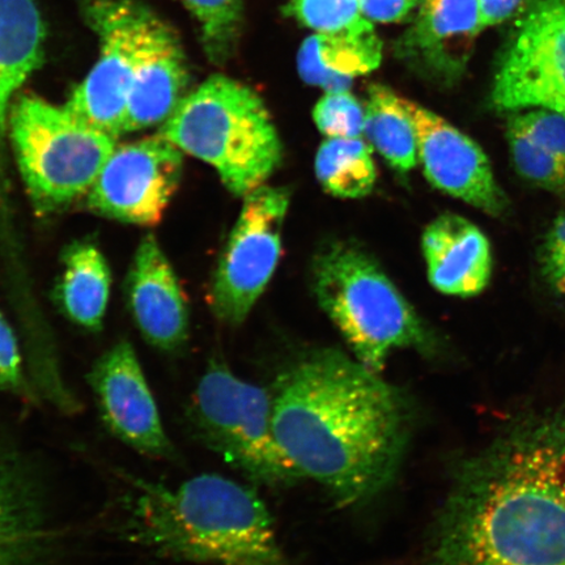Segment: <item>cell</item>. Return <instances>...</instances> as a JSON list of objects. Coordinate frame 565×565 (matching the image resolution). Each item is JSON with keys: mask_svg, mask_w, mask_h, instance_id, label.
<instances>
[{"mask_svg": "<svg viewBox=\"0 0 565 565\" xmlns=\"http://www.w3.org/2000/svg\"><path fill=\"white\" fill-rule=\"evenodd\" d=\"M429 565H565V402L522 414L457 465Z\"/></svg>", "mask_w": 565, "mask_h": 565, "instance_id": "1", "label": "cell"}, {"mask_svg": "<svg viewBox=\"0 0 565 565\" xmlns=\"http://www.w3.org/2000/svg\"><path fill=\"white\" fill-rule=\"evenodd\" d=\"M270 392L282 454L338 504L366 503L394 482L413 408L380 373L342 351L315 350L281 371Z\"/></svg>", "mask_w": 565, "mask_h": 565, "instance_id": "2", "label": "cell"}, {"mask_svg": "<svg viewBox=\"0 0 565 565\" xmlns=\"http://www.w3.org/2000/svg\"><path fill=\"white\" fill-rule=\"evenodd\" d=\"M124 526L127 540L175 561L288 565L265 501L222 476H198L177 487L137 480Z\"/></svg>", "mask_w": 565, "mask_h": 565, "instance_id": "3", "label": "cell"}, {"mask_svg": "<svg viewBox=\"0 0 565 565\" xmlns=\"http://www.w3.org/2000/svg\"><path fill=\"white\" fill-rule=\"evenodd\" d=\"M159 134L207 162L237 196L265 185L281 164V140L263 98L228 76H211L190 92Z\"/></svg>", "mask_w": 565, "mask_h": 565, "instance_id": "4", "label": "cell"}, {"mask_svg": "<svg viewBox=\"0 0 565 565\" xmlns=\"http://www.w3.org/2000/svg\"><path fill=\"white\" fill-rule=\"evenodd\" d=\"M318 303L360 363L381 373L397 350L434 353L439 342L369 253L337 243L313 265Z\"/></svg>", "mask_w": 565, "mask_h": 565, "instance_id": "5", "label": "cell"}, {"mask_svg": "<svg viewBox=\"0 0 565 565\" xmlns=\"http://www.w3.org/2000/svg\"><path fill=\"white\" fill-rule=\"evenodd\" d=\"M185 415L204 447L253 482L282 487L302 479L275 436L271 392L246 383L222 360H211Z\"/></svg>", "mask_w": 565, "mask_h": 565, "instance_id": "6", "label": "cell"}, {"mask_svg": "<svg viewBox=\"0 0 565 565\" xmlns=\"http://www.w3.org/2000/svg\"><path fill=\"white\" fill-rule=\"evenodd\" d=\"M21 177L42 214L67 206L88 190L115 151L116 139L34 96L20 97L10 115Z\"/></svg>", "mask_w": 565, "mask_h": 565, "instance_id": "7", "label": "cell"}, {"mask_svg": "<svg viewBox=\"0 0 565 565\" xmlns=\"http://www.w3.org/2000/svg\"><path fill=\"white\" fill-rule=\"evenodd\" d=\"M490 100L500 113L565 117V0H530L500 54Z\"/></svg>", "mask_w": 565, "mask_h": 565, "instance_id": "8", "label": "cell"}, {"mask_svg": "<svg viewBox=\"0 0 565 565\" xmlns=\"http://www.w3.org/2000/svg\"><path fill=\"white\" fill-rule=\"evenodd\" d=\"M244 198L210 294L215 316L228 324L245 321L277 270L282 225L291 201L287 189L267 185Z\"/></svg>", "mask_w": 565, "mask_h": 565, "instance_id": "9", "label": "cell"}, {"mask_svg": "<svg viewBox=\"0 0 565 565\" xmlns=\"http://www.w3.org/2000/svg\"><path fill=\"white\" fill-rule=\"evenodd\" d=\"M88 23L100 55L65 108L94 129L117 139L125 134L143 4L136 0H86Z\"/></svg>", "mask_w": 565, "mask_h": 565, "instance_id": "10", "label": "cell"}, {"mask_svg": "<svg viewBox=\"0 0 565 565\" xmlns=\"http://www.w3.org/2000/svg\"><path fill=\"white\" fill-rule=\"evenodd\" d=\"M183 152L160 136L117 146L87 193L88 207L115 221L158 224L179 190Z\"/></svg>", "mask_w": 565, "mask_h": 565, "instance_id": "11", "label": "cell"}, {"mask_svg": "<svg viewBox=\"0 0 565 565\" xmlns=\"http://www.w3.org/2000/svg\"><path fill=\"white\" fill-rule=\"evenodd\" d=\"M98 413L109 433L137 454L173 459L175 448L136 350L119 341L98 358L87 374Z\"/></svg>", "mask_w": 565, "mask_h": 565, "instance_id": "12", "label": "cell"}, {"mask_svg": "<svg viewBox=\"0 0 565 565\" xmlns=\"http://www.w3.org/2000/svg\"><path fill=\"white\" fill-rule=\"evenodd\" d=\"M405 106L414 122L419 162L427 180L486 214L504 215L510 201L494 179L482 148L420 104L405 98Z\"/></svg>", "mask_w": 565, "mask_h": 565, "instance_id": "13", "label": "cell"}, {"mask_svg": "<svg viewBox=\"0 0 565 565\" xmlns=\"http://www.w3.org/2000/svg\"><path fill=\"white\" fill-rule=\"evenodd\" d=\"M395 55L427 82L455 86L468 68L480 34L478 0H418Z\"/></svg>", "mask_w": 565, "mask_h": 565, "instance_id": "14", "label": "cell"}, {"mask_svg": "<svg viewBox=\"0 0 565 565\" xmlns=\"http://www.w3.org/2000/svg\"><path fill=\"white\" fill-rule=\"evenodd\" d=\"M189 71L179 39L143 6L125 134L164 125L185 97Z\"/></svg>", "mask_w": 565, "mask_h": 565, "instance_id": "15", "label": "cell"}, {"mask_svg": "<svg viewBox=\"0 0 565 565\" xmlns=\"http://www.w3.org/2000/svg\"><path fill=\"white\" fill-rule=\"evenodd\" d=\"M127 298L137 327L148 343L173 352L189 335V309L179 279L158 239L147 235L138 246Z\"/></svg>", "mask_w": 565, "mask_h": 565, "instance_id": "16", "label": "cell"}, {"mask_svg": "<svg viewBox=\"0 0 565 565\" xmlns=\"http://www.w3.org/2000/svg\"><path fill=\"white\" fill-rule=\"evenodd\" d=\"M422 249L429 282L437 291L471 298L490 285L491 245L468 218L455 214L435 218L423 233Z\"/></svg>", "mask_w": 565, "mask_h": 565, "instance_id": "17", "label": "cell"}, {"mask_svg": "<svg viewBox=\"0 0 565 565\" xmlns=\"http://www.w3.org/2000/svg\"><path fill=\"white\" fill-rule=\"evenodd\" d=\"M45 535L32 472L10 457L0 463V565H26Z\"/></svg>", "mask_w": 565, "mask_h": 565, "instance_id": "18", "label": "cell"}, {"mask_svg": "<svg viewBox=\"0 0 565 565\" xmlns=\"http://www.w3.org/2000/svg\"><path fill=\"white\" fill-rule=\"evenodd\" d=\"M45 28L34 0H0V134L11 97L44 58Z\"/></svg>", "mask_w": 565, "mask_h": 565, "instance_id": "19", "label": "cell"}, {"mask_svg": "<svg viewBox=\"0 0 565 565\" xmlns=\"http://www.w3.org/2000/svg\"><path fill=\"white\" fill-rule=\"evenodd\" d=\"M383 61V42L316 33L302 42L298 54L303 82L327 92L350 90L360 76L371 74Z\"/></svg>", "mask_w": 565, "mask_h": 565, "instance_id": "20", "label": "cell"}, {"mask_svg": "<svg viewBox=\"0 0 565 565\" xmlns=\"http://www.w3.org/2000/svg\"><path fill=\"white\" fill-rule=\"evenodd\" d=\"M110 285L109 265L96 245L76 243L68 247L56 298L71 322L90 331L102 329Z\"/></svg>", "mask_w": 565, "mask_h": 565, "instance_id": "21", "label": "cell"}, {"mask_svg": "<svg viewBox=\"0 0 565 565\" xmlns=\"http://www.w3.org/2000/svg\"><path fill=\"white\" fill-rule=\"evenodd\" d=\"M364 136L394 171L407 174L418 166V139L405 98L383 84L369 88Z\"/></svg>", "mask_w": 565, "mask_h": 565, "instance_id": "22", "label": "cell"}, {"mask_svg": "<svg viewBox=\"0 0 565 565\" xmlns=\"http://www.w3.org/2000/svg\"><path fill=\"white\" fill-rule=\"evenodd\" d=\"M315 171L322 188L342 200H359L376 186L371 145L362 138L324 140L316 154Z\"/></svg>", "mask_w": 565, "mask_h": 565, "instance_id": "23", "label": "cell"}, {"mask_svg": "<svg viewBox=\"0 0 565 565\" xmlns=\"http://www.w3.org/2000/svg\"><path fill=\"white\" fill-rule=\"evenodd\" d=\"M285 12L316 33L356 40L379 38L360 11L359 0H291Z\"/></svg>", "mask_w": 565, "mask_h": 565, "instance_id": "24", "label": "cell"}, {"mask_svg": "<svg viewBox=\"0 0 565 565\" xmlns=\"http://www.w3.org/2000/svg\"><path fill=\"white\" fill-rule=\"evenodd\" d=\"M201 28L209 60L223 65L231 58L242 33L244 0H182Z\"/></svg>", "mask_w": 565, "mask_h": 565, "instance_id": "25", "label": "cell"}, {"mask_svg": "<svg viewBox=\"0 0 565 565\" xmlns=\"http://www.w3.org/2000/svg\"><path fill=\"white\" fill-rule=\"evenodd\" d=\"M507 140L515 171L529 182L556 194L565 193V164L527 136L521 127L508 121Z\"/></svg>", "mask_w": 565, "mask_h": 565, "instance_id": "26", "label": "cell"}, {"mask_svg": "<svg viewBox=\"0 0 565 565\" xmlns=\"http://www.w3.org/2000/svg\"><path fill=\"white\" fill-rule=\"evenodd\" d=\"M317 129L328 138H362L365 109L350 90L327 92L313 109Z\"/></svg>", "mask_w": 565, "mask_h": 565, "instance_id": "27", "label": "cell"}, {"mask_svg": "<svg viewBox=\"0 0 565 565\" xmlns=\"http://www.w3.org/2000/svg\"><path fill=\"white\" fill-rule=\"evenodd\" d=\"M0 391L25 404L38 405L40 395L28 381L19 342L9 321L0 313Z\"/></svg>", "mask_w": 565, "mask_h": 565, "instance_id": "28", "label": "cell"}, {"mask_svg": "<svg viewBox=\"0 0 565 565\" xmlns=\"http://www.w3.org/2000/svg\"><path fill=\"white\" fill-rule=\"evenodd\" d=\"M527 136L565 164V117L545 109H530L511 117Z\"/></svg>", "mask_w": 565, "mask_h": 565, "instance_id": "29", "label": "cell"}, {"mask_svg": "<svg viewBox=\"0 0 565 565\" xmlns=\"http://www.w3.org/2000/svg\"><path fill=\"white\" fill-rule=\"evenodd\" d=\"M543 275L556 292L565 295V214L556 217L541 249Z\"/></svg>", "mask_w": 565, "mask_h": 565, "instance_id": "30", "label": "cell"}, {"mask_svg": "<svg viewBox=\"0 0 565 565\" xmlns=\"http://www.w3.org/2000/svg\"><path fill=\"white\" fill-rule=\"evenodd\" d=\"M418 0H359L360 11L372 24H393L406 20Z\"/></svg>", "mask_w": 565, "mask_h": 565, "instance_id": "31", "label": "cell"}, {"mask_svg": "<svg viewBox=\"0 0 565 565\" xmlns=\"http://www.w3.org/2000/svg\"><path fill=\"white\" fill-rule=\"evenodd\" d=\"M524 2L525 0H478L480 33L511 19Z\"/></svg>", "mask_w": 565, "mask_h": 565, "instance_id": "32", "label": "cell"}, {"mask_svg": "<svg viewBox=\"0 0 565 565\" xmlns=\"http://www.w3.org/2000/svg\"><path fill=\"white\" fill-rule=\"evenodd\" d=\"M0 137H2V134H0Z\"/></svg>", "mask_w": 565, "mask_h": 565, "instance_id": "33", "label": "cell"}]
</instances>
